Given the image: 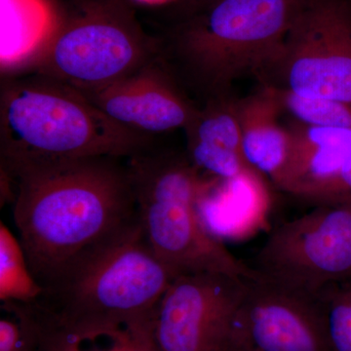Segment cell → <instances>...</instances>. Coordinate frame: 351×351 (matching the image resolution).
<instances>
[{"instance_id":"6da1fadb","label":"cell","mask_w":351,"mask_h":351,"mask_svg":"<svg viewBox=\"0 0 351 351\" xmlns=\"http://www.w3.org/2000/svg\"><path fill=\"white\" fill-rule=\"evenodd\" d=\"M14 184L13 218L43 289L137 217L126 159L0 163Z\"/></svg>"},{"instance_id":"44dd1931","label":"cell","mask_w":351,"mask_h":351,"mask_svg":"<svg viewBox=\"0 0 351 351\" xmlns=\"http://www.w3.org/2000/svg\"><path fill=\"white\" fill-rule=\"evenodd\" d=\"M351 203V154L321 195L317 204Z\"/></svg>"},{"instance_id":"ac0fdd59","label":"cell","mask_w":351,"mask_h":351,"mask_svg":"<svg viewBox=\"0 0 351 351\" xmlns=\"http://www.w3.org/2000/svg\"><path fill=\"white\" fill-rule=\"evenodd\" d=\"M323 309L330 351H351V284H337L318 295Z\"/></svg>"},{"instance_id":"8fae6325","label":"cell","mask_w":351,"mask_h":351,"mask_svg":"<svg viewBox=\"0 0 351 351\" xmlns=\"http://www.w3.org/2000/svg\"><path fill=\"white\" fill-rule=\"evenodd\" d=\"M82 94L119 125L152 137L186 128L199 107L160 56L122 80Z\"/></svg>"},{"instance_id":"9a60e30c","label":"cell","mask_w":351,"mask_h":351,"mask_svg":"<svg viewBox=\"0 0 351 351\" xmlns=\"http://www.w3.org/2000/svg\"><path fill=\"white\" fill-rule=\"evenodd\" d=\"M29 304L36 327V351H157L152 322L73 326L55 319L38 302Z\"/></svg>"},{"instance_id":"8992f818","label":"cell","mask_w":351,"mask_h":351,"mask_svg":"<svg viewBox=\"0 0 351 351\" xmlns=\"http://www.w3.org/2000/svg\"><path fill=\"white\" fill-rule=\"evenodd\" d=\"M162 38L141 24L131 0H71L48 40L6 75L36 73L97 91L160 56Z\"/></svg>"},{"instance_id":"5bb4252c","label":"cell","mask_w":351,"mask_h":351,"mask_svg":"<svg viewBox=\"0 0 351 351\" xmlns=\"http://www.w3.org/2000/svg\"><path fill=\"white\" fill-rule=\"evenodd\" d=\"M242 152L247 164L276 184L287 165L292 147L290 131L279 123L283 108L272 87L237 100Z\"/></svg>"},{"instance_id":"9c48e42d","label":"cell","mask_w":351,"mask_h":351,"mask_svg":"<svg viewBox=\"0 0 351 351\" xmlns=\"http://www.w3.org/2000/svg\"><path fill=\"white\" fill-rule=\"evenodd\" d=\"M247 287L248 279L219 272L175 277L154 311L157 351H230Z\"/></svg>"},{"instance_id":"7c38bea8","label":"cell","mask_w":351,"mask_h":351,"mask_svg":"<svg viewBox=\"0 0 351 351\" xmlns=\"http://www.w3.org/2000/svg\"><path fill=\"white\" fill-rule=\"evenodd\" d=\"M271 195L265 177L249 169L228 179L205 178L197 207L216 239L243 241L269 226Z\"/></svg>"},{"instance_id":"e0dca14e","label":"cell","mask_w":351,"mask_h":351,"mask_svg":"<svg viewBox=\"0 0 351 351\" xmlns=\"http://www.w3.org/2000/svg\"><path fill=\"white\" fill-rule=\"evenodd\" d=\"M272 89L283 110L300 123L351 129V101L306 98L280 88Z\"/></svg>"},{"instance_id":"4fadbf2b","label":"cell","mask_w":351,"mask_h":351,"mask_svg":"<svg viewBox=\"0 0 351 351\" xmlns=\"http://www.w3.org/2000/svg\"><path fill=\"white\" fill-rule=\"evenodd\" d=\"M237 101L232 95L207 99L184 129L186 156L202 175L228 179L252 169L242 152Z\"/></svg>"},{"instance_id":"5b68a950","label":"cell","mask_w":351,"mask_h":351,"mask_svg":"<svg viewBox=\"0 0 351 351\" xmlns=\"http://www.w3.org/2000/svg\"><path fill=\"white\" fill-rule=\"evenodd\" d=\"M138 223L157 257L176 276L219 272L258 276L203 223L197 203L205 178L186 154L156 145L126 159Z\"/></svg>"},{"instance_id":"d6986e66","label":"cell","mask_w":351,"mask_h":351,"mask_svg":"<svg viewBox=\"0 0 351 351\" xmlns=\"http://www.w3.org/2000/svg\"><path fill=\"white\" fill-rule=\"evenodd\" d=\"M0 307V351H36V323L29 304L1 302Z\"/></svg>"},{"instance_id":"3957f363","label":"cell","mask_w":351,"mask_h":351,"mask_svg":"<svg viewBox=\"0 0 351 351\" xmlns=\"http://www.w3.org/2000/svg\"><path fill=\"white\" fill-rule=\"evenodd\" d=\"M156 137L129 130L75 88L36 73L4 75L0 163L112 156L127 159Z\"/></svg>"},{"instance_id":"7a4b0ae2","label":"cell","mask_w":351,"mask_h":351,"mask_svg":"<svg viewBox=\"0 0 351 351\" xmlns=\"http://www.w3.org/2000/svg\"><path fill=\"white\" fill-rule=\"evenodd\" d=\"M306 1L215 0L161 36L160 57L188 93L232 95L240 78L265 77Z\"/></svg>"},{"instance_id":"2e32d148","label":"cell","mask_w":351,"mask_h":351,"mask_svg":"<svg viewBox=\"0 0 351 351\" xmlns=\"http://www.w3.org/2000/svg\"><path fill=\"white\" fill-rule=\"evenodd\" d=\"M44 289L32 274L18 235L0 221V301L31 304Z\"/></svg>"},{"instance_id":"30bf717a","label":"cell","mask_w":351,"mask_h":351,"mask_svg":"<svg viewBox=\"0 0 351 351\" xmlns=\"http://www.w3.org/2000/svg\"><path fill=\"white\" fill-rule=\"evenodd\" d=\"M230 351H330L318 295L271 279H249Z\"/></svg>"},{"instance_id":"ffe728a7","label":"cell","mask_w":351,"mask_h":351,"mask_svg":"<svg viewBox=\"0 0 351 351\" xmlns=\"http://www.w3.org/2000/svg\"><path fill=\"white\" fill-rule=\"evenodd\" d=\"M289 131L292 147H329L351 152V129L306 125L298 122Z\"/></svg>"},{"instance_id":"52a82bcc","label":"cell","mask_w":351,"mask_h":351,"mask_svg":"<svg viewBox=\"0 0 351 351\" xmlns=\"http://www.w3.org/2000/svg\"><path fill=\"white\" fill-rule=\"evenodd\" d=\"M262 82L306 98L351 101L348 0H306Z\"/></svg>"},{"instance_id":"7402d4cb","label":"cell","mask_w":351,"mask_h":351,"mask_svg":"<svg viewBox=\"0 0 351 351\" xmlns=\"http://www.w3.org/2000/svg\"><path fill=\"white\" fill-rule=\"evenodd\" d=\"M214 1L215 0H175L173 10L178 22H180L200 12Z\"/></svg>"},{"instance_id":"277c9868","label":"cell","mask_w":351,"mask_h":351,"mask_svg":"<svg viewBox=\"0 0 351 351\" xmlns=\"http://www.w3.org/2000/svg\"><path fill=\"white\" fill-rule=\"evenodd\" d=\"M175 277L137 219L71 265L38 302L55 319L73 326L152 322Z\"/></svg>"},{"instance_id":"ba28073f","label":"cell","mask_w":351,"mask_h":351,"mask_svg":"<svg viewBox=\"0 0 351 351\" xmlns=\"http://www.w3.org/2000/svg\"><path fill=\"white\" fill-rule=\"evenodd\" d=\"M256 271L318 295L351 279V203L321 204L276 228L256 258Z\"/></svg>"}]
</instances>
